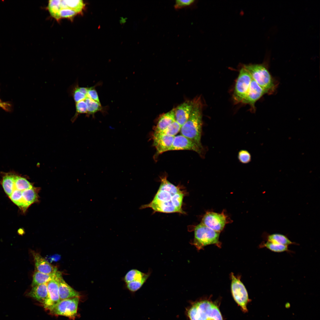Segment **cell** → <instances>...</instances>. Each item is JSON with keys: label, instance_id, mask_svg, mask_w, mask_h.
Returning <instances> with one entry per match:
<instances>
[{"label": "cell", "instance_id": "1", "mask_svg": "<svg viewBox=\"0 0 320 320\" xmlns=\"http://www.w3.org/2000/svg\"><path fill=\"white\" fill-rule=\"evenodd\" d=\"M160 179L159 189L152 200L142 205L140 209L149 208L155 212L185 214L182 208L184 192L180 187L169 182L166 175Z\"/></svg>", "mask_w": 320, "mask_h": 320}, {"label": "cell", "instance_id": "2", "mask_svg": "<svg viewBox=\"0 0 320 320\" xmlns=\"http://www.w3.org/2000/svg\"><path fill=\"white\" fill-rule=\"evenodd\" d=\"M191 112L187 121L181 127V135L189 139L201 148H203L201 139L202 126V103L199 97L194 100Z\"/></svg>", "mask_w": 320, "mask_h": 320}, {"label": "cell", "instance_id": "3", "mask_svg": "<svg viewBox=\"0 0 320 320\" xmlns=\"http://www.w3.org/2000/svg\"><path fill=\"white\" fill-rule=\"evenodd\" d=\"M190 320H223L218 306L211 301L198 302L188 312Z\"/></svg>", "mask_w": 320, "mask_h": 320}, {"label": "cell", "instance_id": "4", "mask_svg": "<svg viewBox=\"0 0 320 320\" xmlns=\"http://www.w3.org/2000/svg\"><path fill=\"white\" fill-rule=\"evenodd\" d=\"M243 67L248 71L254 80L267 93L273 92L275 84L266 67L263 64L245 65Z\"/></svg>", "mask_w": 320, "mask_h": 320}, {"label": "cell", "instance_id": "5", "mask_svg": "<svg viewBox=\"0 0 320 320\" xmlns=\"http://www.w3.org/2000/svg\"><path fill=\"white\" fill-rule=\"evenodd\" d=\"M220 233L201 223L194 229L193 244L199 249L212 244L220 247L221 244L219 240Z\"/></svg>", "mask_w": 320, "mask_h": 320}, {"label": "cell", "instance_id": "6", "mask_svg": "<svg viewBox=\"0 0 320 320\" xmlns=\"http://www.w3.org/2000/svg\"><path fill=\"white\" fill-rule=\"evenodd\" d=\"M80 297L60 300L49 311L50 314L62 316L74 320L78 316Z\"/></svg>", "mask_w": 320, "mask_h": 320}, {"label": "cell", "instance_id": "7", "mask_svg": "<svg viewBox=\"0 0 320 320\" xmlns=\"http://www.w3.org/2000/svg\"><path fill=\"white\" fill-rule=\"evenodd\" d=\"M231 289L233 297L236 303L241 307L242 311L246 312L248 310L247 305L249 301L248 294L240 278L231 274Z\"/></svg>", "mask_w": 320, "mask_h": 320}, {"label": "cell", "instance_id": "8", "mask_svg": "<svg viewBox=\"0 0 320 320\" xmlns=\"http://www.w3.org/2000/svg\"><path fill=\"white\" fill-rule=\"evenodd\" d=\"M150 275L136 269L129 270L121 278L124 287L132 293L139 290L145 282Z\"/></svg>", "mask_w": 320, "mask_h": 320}, {"label": "cell", "instance_id": "9", "mask_svg": "<svg viewBox=\"0 0 320 320\" xmlns=\"http://www.w3.org/2000/svg\"><path fill=\"white\" fill-rule=\"evenodd\" d=\"M252 79L248 71L243 67L240 69L236 81L233 97L236 103H242L248 91Z\"/></svg>", "mask_w": 320, "mask_h": 320}, {"label": "cell", "instance_id": "10", "mask_svg": "<svg viewBox=\"0 0 320 320\" xmlns=\"http://www.w3.org/2000/svg\"><path fill=\"white\" fill-rule=\"evenodd\" d=\"M226 216L223 213L207 212L203 217L202 224L217 232L220 233L227 223Z\"/></svg>", "mask_w": 320, "mask_h": 320}, {"label": "cell", "instance_id": "11", "mask_svg": "<svg viewBox=\"0 0 320 320\" xmlns=\"http://www.w3.org/2000/svg\"><path fill=\"white\" fill-rule=\"evenodd\" d=\"M188 150L194 151L200 156L204 154V148L188 138L181 135L175 136L172 145L169 151Z\"/></svg>", "mask_w": 320, "mask_h": 320}, {"label": "cell", "instance_id": "12", "mask_svg": "<svg viewBox=\"0 0 320 320\" xmlns=\"http://www.w3.org/2000/svg\"><path fill=\"white\" fill-rule=\"evenodd\" d=\"M60 272L58 271L55 277L47 283L48 298L43 305L46 310L49 311L60 300L59 294L58 275Z\"/></svg>", "mask_w": 320, "mask_h": 320}, {"label": "cell", "instance_id": "13", "mask_svg": "<svg viewBox=\"0 0 320 320\" xmlns=\"http://www.w3.org/2000/svg\"><path fill=\"white\" fill-rule=\"evenodd\" d=\"M175 136H167L154 132L153 135V145L156 150V157L162 153L169 151Z\"/></svg>", "mask_w": 320, "mask_h": 320}, {"label": "cell", "instance_id": "14", "mask_svg": "<svg viewBox=\"0 0 320 320\" xmlns=\"http://www.w3.org/2000/svg\"><path fill=\"white\" fill-rule=\"evenodd\" d=\"M266 93L265 91L252 79L247 95L242 103L249 104L254 109L256 102Z\"/></svg>", "mask_w": 320, "mask_h": 320}, {"label": "cell", "instance_id": "15", "mask_svg": "<svg viewBox=\"0 0 320 320\" xmlns=\"http://www.w3.org/2000/svg\"><path fill=\"white\" fill-rule=\"evenodd\" d=\"M194 100H188L175 108V120L181 127L188 119L193 109Z\"/></svg>", "mask_w": 320, "mask_h": 320}, {"label": "cell", "instance_id": "16", "mask_svg": "<svg viewBox=\"0 0 320 320\" xmlns=\"http://www.w3.org/2000/svg\"><path fill=\"white\" fill-rule=\"evenodd\" d=\"M38 189L33 188L25 190L23 192L21 199L18 207L23 212H25L32 204L38 201Z\"/></svg>", "mask_w": 320, "mask_h": 320}, {"label": "cell", "instance_id": "17", "mask_svg": "<svg viewBox=\"0 0 320 320\" xmlns=\"http://www.w3.org/2000/svg\"><path fill=\"white\" fill-rule=\"evenodd\" d=\"M36 271L45 274H51L57 271V268L52 265L39 253L32 251Z\"/></svg>", "mask_w": 320, "mask_h": 320}, {"label": "cell", "instance_id": "18", "mask_svg": "<svg viewBox=\"0 0 320 320\" xmlns=\"http://www.w3.org/2000/svg\"><path fill=\"white\" fill-rule=\"evenodd\" d=\"M58 281L59 294L60 300L80 297L79 292L76 291L66 282L60 272L58 275Z\"/></svg>", "mask_w": 320, "mask_h": 320}, {"label": "cell", "instance_id": "19", "mask_svg": "<svg viewBox=\"0 0 320 320\" xmlns=\"http://www.w3.org/2000/svg\"><path fill=\"white\" fill-rule=\"evenodd\" d=\"M27 295L44 304L48 296L47 284L37 285L32 288Z\"/></svg>", "mask_w": 320, "mask_h": 320}, {"label": "cell", "instance_id": "20", "mask_svg": "<svg viewBox=\"0 0 320 320\" xmlns=\"http://www.w3.org/2000/svg\"><path fill=\"white\" fill-rule=\"evenodd\" d=\"M175 108L161 115L154 128V132H158L165 129L175 121Z\"/></svg>", "mask_w": 320, "mask_h": 320}, {"label": "cell", "instance_id": "21", "mask_svg": "<svg viewBox=\"0 0 320 320\" xmlns=\"http://www.w3.org/2000/svg\"><path fill=\"white\" fill-rule=\"evenodd\" d=\"M58 271L51 274H45L35 271L33 275L31 286L47 284L56 276Z\"/></svg>", "mask_w": 320, "mask_h": 320}, {"label": "cell", "instance_id": "22", "mask_svg": "<svg viewBox=\"0 0 320 320\" xmlns=\"http://www.w3.org/2000/svg\"><path fill=\"white\" fill-rule=\"evenodd\" d=\"M265 240L279 244L288 246L292 244H296V243L291 241L285 235L279 233L265 234Z\"/></svg>", "mask_w": 320, "mask_h": 320}, {"label": "cell", "instance_id": "23", "mask_svg": "<svg viewBox=\"0 0 320 320\" xmlns=\"http://www.w3.org/2000/svg\"><path fill=\"white\" fill-rule=\"evenodd\" d=\"M288 246L267 241L263 242L260 245V247H265L272 252L277 253L289 252Z\"/></svg>", "mask_w": 320, "mask_h": 320}, {"label": "cell", "instance_id": "24", "mask_svg": "<svg viewBox=\"0 0 320 320\" xmlns=\"http://www.w3.org/2000/svg\"><path fill=\"white\" fill-rule=\"evenodd\" d=\"M60 0H52L49 1L47 8L51 16L59 21L61 18L59 15Z\"/></svg>", "mask_w": 320, "mask_h": 320}, {"label": "cell", "instance_id": "25", "mask_svg": "<svg viewBox=\"0 0 320 320\" xmlns=\"http://www.w3.org/2000/svg\"><path fill=\"white\" fill-rule=\"evenodd\" d=\"M181 128L180 125L175 121L163 130L154 132L162 135L175 136L180 132Z\"/></svg>", "mask_w": 320, "mask_h": 320}, {"label": "cell", "instance_id": "26", "mask_svg": "<svg viewBox=\"0 0 320 320\" xmlns=\"http://www.w3.org/2000/svg\"><path fill=\"white\" fill-rule=\"evenodd\" d=\"M64 0L68 8L73 10L78 14L82 13L85 6L83 1Z\"/></svg>", "mask_w": 320, "mask_h": 320}, {"label": "cell", "instance_id": "27", "mask_svg": "<svg viewBox=\"0 0 320 320\" xmlns=\"http://www.w3.org/2000/svg\"><path fill=\"white\" fill-rule=\"evenodd\" d=\"M84 100L87 105V114L93 115L102 110L100 103L87 97H86Z\"/></svg>", "mask_w": 320, "mask_h": 320}, {"label": "cell", "instance_id": "28", "mask_svg": "<svg viewBox=\"0 0 320 320\" xmlns=\"http://www.w3.org/2000/svg\"><path fill=\"white\" fill-rule=\"evenodd\" d=\"M77 13L73 10L68 8H61L59 11V15L61 18H67L72 20Z\"/></svg>", "mask_w": 320, "mask_h": 320}, {"label": "cell", "instance_id": "29", "mask_svg": "<svg viewBox=\"0 0 320 320\" xmlns=\"http://www.w3.org/2000/svg\"><path fill=\"white\" fill-rule=\"evenodd\" d=\"M238 159L240 162L242 164H247L251 160V157L249 153L246 150H241L238 153Z\"/></svg>", "mask_w": 320, "mask_h": 320}, {"label": "cell", "instance_id": "30", "mask_svg": "<svg viewBox=\"0 0 320 320\" xmlns=\"http://www.w3.org/2000/svg\"><path fill=\"white\" fill-rule=\"evenodd\" d=\"M76 113L74 116L76 118L79 114L87 113V108L85 100H83L76 103Z\"/></svg>", "mask_w": 320, "mask_h": 320}, {"label": "cell", "instance_id": "31", "mask_svg": "<svg viewBox=\"0 0 320 320\" xmlns=\"http://www.w3.org/2000/svg\"><path fill=\"white\" fill-rule=\"evenodd\" d=\"M195 1L193 0H177L175 1L174 7L176 9L189 7L192 5Z\"/></svg>", "mask_w": 320, "mask_h": 320}, {"label": "cell", "instance_id": "32", "mask_svg": "<svg viewBox=\"0 0 320 320\" xmlns=\"http://www.w3.org/2000/svg\"><path fill=\"white\" fill-rule=\"evenodd\" d=\"M86 96L87 97L100 103L97 92L95 87H92L88 88Z\"/></svg>", "mask_w": 320, "mask_h": 320}, {"label": "cell", "instance_id": "33", "mask_svg": "<svg viewBox=\"0 0 320 320\" xmlns=\"http://www.w3.org/2000/svg\"><path fill=\"white\" fill-rule=\"evenodd\" d=\"M72 95L74 100L76 103L84 100L87 97L86 95L81 92L79 90L78 86L74 89Z\"/></svg>", "mask_w": 320, "mask_h": 320}, {"label": "cell", "instance_id": "34", "mask_svg": "<svg viewBox=\"0 0 320 320\" xmlns=\"http://www.w3.org/2000/svg\"><path fill=\"white\" fill-rule=\"evenodd\" d=\"M0 107L5 110H8L9 109V104L0 101Z\"/></svg>", "mask_w": 320, "mask_h": 320}, {"label": "cell", "instance_id": "35", "mask_svg": "<svg viewBox=\"0 0 320 320\" xmlns=\"http://www.w3.org/2000/svg\"><path fill=\"white\" fill-rule=\"evenodd\" d=\"M78 88L81 92L86 95L88 89V87H81L78 86Z\"/></svg>", "mask_w": 320, "mask_h": 320}, {"label": "cell", "instance_id": "36", "mask_svg": "<svg viewBox=\"0 0 320 320\" xmlns=\"http://www.w3.org/2000/svg\"><path fill=\"white\" fill-rule=\"evenodd\" d=\"M0 101H1V100H0Z\"/></svg>", "mask_w": 320, "mask_h": 320}]
</instances>
